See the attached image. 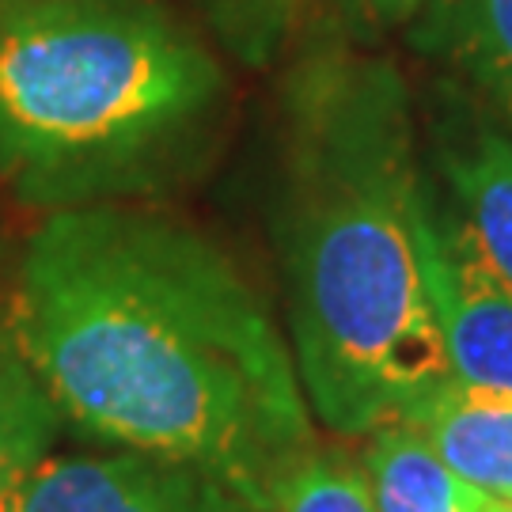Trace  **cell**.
<instances>
[{"label": "cell", "instance_id": "2", "mask_svg": "<svg viewBox=\"0 0 512 512\" xmlns=\"http://www.w3.org/2000/svg\"><path fill=\"white\" fill-rule=\"evenodd\" d=\"M281 255L304 399L365 437L448 380L418 224L410 99L387 61L308 57L289 88Z\"/></svg>", "mask_w": 512, "mask_h": 512}, {"label": "cell", "instance_id": "6", "mask_svg": "<svg viewBox=\"0 0 512 512\" xmlns=\"http://www.w3.org/2000/svg\"><path fill=\"white\" fill-rule=\"evenodd\" d=\"M403 421L471 490L512 501V395L444 380Z\"/></svg>", "mask_w": 512, "mask_h": 512}, {"label": "cell", "instance_id": "13", "mask_svg": "<svg viewBox=\"0 0 512 512\" xmlns=\"http://www.w3.org/2000/svg\"><path fill=\"white\" fill-rule=\"evenodd\" d=\"M353 16L372 23V27H399L418 16L421 0H346Z\"/></svg>", "mask_w": 512, "mask_h": 512}, {"label": "cell", "instance_id": "11", "mask_svg": "<svg viewBox=\"0 0 512 512\" xmlns=\"http://www.w3.org/2000/svg\"><path fill=\"white\" fill-rule=\"evenodd\" d=\"M274 512H376L361 459L308 448L274 490Z\"/></svg>", "mask_w": 512, "mask_h": 512}, {"label": "cell", "instance_id": "14", "mask_svg": "<svg viewBox=\"0 0 512 512\" xmlns=\"http://www.w3.org/2000/svg\"><path fill=\"white\" fill-rule=\"evenodd\" d=\"M467 512H512V501L471 490V494H467Z\"/></svg>", "mask_w": 512, "mask_h": 512}, {"label": "cell", "instance_id": "1", "mask_svg": "<svg viewBox=\"0 0 512 512\" xmlns=\"http://www.w3.org/2000/svg\"><path fill=\"white\" fill-rule=\"evenodd\" d=\"M12 342L76 425L209 471L266 512L315 448L266 304L220 247L156 213L84 205L46 220L19 262Z\"/></svg>", "mask_w": 512, "mask_h": 512}, {"label": "cell", "instance_id": "3", "mask_svg": "<svg viewBox=\"0 0 512 512\" xmlns=\"http://www.w3.org/2000/svg\"><path fill=\"white\" fill-rule=\"evenodd\" d=\"M217 99L213 54L152 0L0 4V171L16 183H137Z\"/></svg>", "mask_w": 512, "mask_h": 512}, {"label": "cell", "instance_id": "7", "mask_svg": "<svg viewBox=\"0 0 512 512\" xmlns=\"http://www.w3.org/2000/svg\"><path fill=\"white\" fill-rule=\"evenodd\" d=\"M456 243L512 293V137L478 129L444 152Z\"/></svg>", "mask_w": 512, "mask_h": 512}, {"label": "cell", "instance_id": "8", "mask_svg": "<svg viewBox=\"0 0 512 512\" xmlns=\"http://www.w3.org/2000/svg\"><path fill=\"white\" fill-rule=\"evenodd\" d=\"M414 46L456 69L512 122V0H421Z\"/></svg>", "mask_w": 512, "mask_h": 512}, {"label": "cell", "instance_id": "10", "mask_svg": "<svg viewBox=\"0 0 512 512\" xmlns=\"http://www.w3.org/2000/svg\"><path fill=\"white\" fill-rule=\"evenodd\" d=\"M57 414L61 410L27 361L0 349V497L46 459Z\"/></svg>", "mask_w": 512, "mask_h": 512}, {"label": "cell", "instance_id": "5", "mask_svg": "<svg viewBox=\"0 0 512 512\" xmlns=\"http://www.w3.org/2000/svg\"><path fill=\"white\" fill-rule=\"evenodd\" d=\"M421 274L448 357V380L512 395V293L478 266L425 205Z\"/></svg>", "mask_w": 512, "mask_h": 512}, {"label": "cell", "instance_id": "4", "mask_svg": "<svg viewBox=\"0 0 512 512\" xmlns=\"http://www.w3.org/2000/svg\"><path fill=\"white\" fill-rule=\"evenodd\" d=\"M0 512H266L232 482L145 452L42 459Z\"/></svg>", "mask_w": 512, "mask_h": 512}, {"label": "cell", "instance_id": "15", "mask_svg": "<svg viewBox=\"0 0 512 512\" xmlns=\"http://www.w3.org/2000/svg\"><path fill=\"white\" fill-rule=\"evenodd\" d=\"M0 4H8V0H0Z\"/></svg>", "mask_w": 512, "mask_h": 512}, {"label": "cell", "instance_id": "9", "mask_svg": "<svg viewBox=\"0 0 512 512\" xmlns=\"http://www.w3.org/2000/svg\"><path fill=\"white\" fill-rule=\"evenodd\" d=\"M361 463L376 512H467L471 486L406 421L376 429Z\"/></svg>", "mask_w": 512, "mask_h": 512}, {"label": "cell", "instance_id": "12", "mask_svg": "<svg viewBox=\"0 0 512 512\" xmlns=\"http://www.w3.org/2000/svg\"><path fill=\"white\" fill-rule=\"evenodd\" d=\"M198 8L243 65H266L289 35L296 0H198Z\"/></svg>", "mask_w": 512, "mask_h": 512}]
</instances>
